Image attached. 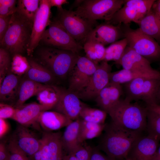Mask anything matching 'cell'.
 <instances>
[{"instance_id": "31", "label": "cell", "mask_w": 160, "mask_h": 160, "mask_svg": "<svg viewBox=\"0 0 160 160\" xmlns=\"http://www.w3.org/2000/svg\"><path fill=\"white\" fill-rule=\"evenodd\" d=\"M40 0H19L17 1V12L27 21L33 23L39 9Z\"/></svg>"}, {"instance_id": "42", "label": "cell", "mask_w": 160, "mask_h": 160, "mask_svg": "<svg viewBox=\"0 0 160 160\" xmlns=\"http://www.w3.org/2000/svg\"><path fill=\"white\" fill-rule=\"evenodd\" d=\"M41 139V160H48L49 151L47 132L44 133Z\"/></svg>"}, {"instance_id": "16", "label": "cell", "mask_w": 160, "mask_h": 160, "mask_svg": "<svg viewBox=\"0 0 160 160\" xmlns=\"http://www.w3.org/2000/svg\"><path fill=\"white\" fill-rule=\"evenodd\" d=\"M159 141L149 135H142L133 144L127 158L131 160H153Z\"/></svg>"}, {"instance_id": "7", "label": "cell", "mask_w": 160, "mask_h": 160, "mask_svg": "<svg viewBox=\"0 0 160 160\" xmlns=\"http://www.w3.org/2000/svg\"><path fill=\"white\" fill-rule=\"evenodd\" d=\"M160 87V79L141 77L125 84L126 99L142 100L146 106L157 104V97Z\"/></svg>"}, {"instance_id": "29", "label": "cell", "mask_w": 160, "mask_h": 160, "mask_svg": "<svg viewBox=\"0 0 160 160\" xmlns=\"http://www.w3.org/2000/svg\"><path fill=\"white\" fill-rule=\"evenodd\" d=\"M105 124H99L87 121L81 119L79 140L81 143L85 140L98 137L104 130Z\"/></svg>"}, {"instance_id": "24", "label": "cell", "mask_w": 160, "mask_h": 160, "mask_svg": "<svg viewBox=\"0 0 160 160\" xmlns=\"http://www.w3.org/2000/svg\"><path fill=\"white\" fill-rule=\"evenodd\" d=\"M81 121L79 118L72 121L66 127L61 135L63 149L68 154L73 153L82 144L79 140Z\"/></svg>"}, {"instance_id": "47", "label": "cell", "mask_w": 160, "mask_h": 160, "mask_svg": "<svg viewBox=\"0 0 160 160\" xmlns=\"http://www.w3.org/2000/svg\"><path fill=\"white\" fill-rule=\"evenodd\" d=\"M49 1L51 7H56L57 9L62 8L63 5L68 3L66 0H49Z\"/></svg>"}, {"instance_id": "10", "label": "cell", "mask_w": 160, "mask_h": 160, "mask_svg": "<svg viewBox=\"0 0 160 160\" xmlns=\"http://www.w3.org/2000/svg\"><path fill=\"white\" fill-rule=\"evenodd\" d=\"M156 0H126L122 7L107 23L112 24H138L151 9Z\"/></svg>"}, {"instance_id": "18", "label": "cell", "mask_w": 160, "mask_h": 160, "mask_svg": "<svg viewBox=\"0 0 160 160\" xmlns=\"http://www.w3.org/2000/svg\"><path fill=\"white\" fill-rule=\"evenodd\" d=\"M15 108V113L12 119L23 126L27 127L33 126L36 128H38V119L41 113L49 110L47 107L35 102Z\"/></svg>"}, {"instance_id": "38", "label": "cell", "mask_w": 160, "mask_h": 160, "mask_svg": "<svg viewBox=\"0 0 160 160\" xmlns=\"http://www.w3.org/2000/svg\"><path fill=\"white\" fill-rule=\"evenodd\" d=\"M17 1L15 0H0V16L11 15L16 12Z\"/></svg>"}, {"instance_id": "13", "label": "cell", "mask_w": 160, "mask_h": 160, "mask_svg": "<svg viewBox=\"0 0 160 160\" xmlns=\"http://www.w3.org/2000/svg\"><path fill=\"white\" fill-rule=\"evenodd\" d=\"M111 67L105 60L99 64L86 87L78 95L80 99H95L100 92L110 82Z\"/></svg>"}, {"instance_id": "52", "label": "cell", "mask_w": 160, "mask_h": 160, "mask_svg": "<svg viewBox=\"0 0 160 160\" xmlns=\"http://www.w3.org/2000/svg\"><path fill=\"white\" fill-rule=\"evenodd\" d=\"M157 104H158L159 103H160V87L159 89L157 95ZM159 105H160V103Z\"/></svg>"}, {"instance_id": "21", "label": "cell", "mask_w": 160, "mask_h": 160, "mask_svg": "<svg viewBox=\"0 0 160 160\" xmlns=\"http://www.w3.org/2000/svg\"><path fill=\"white\" fill-rule=\"evenodd\" d=\"M22 77L10 72L6 76L0 84L1 103L14 106Z\"/></svg>"}, {"instance_id": "11", "label": "cell", "mask_w": 160, "mask_h": 160, "mask_svg": "<svg viewBox=\"0 0 160 160\" xmlns=\"http://www.w3.org/2000/svg\"><path fill=\"white\" fill-rule=\"evenodd\" d=\"M98 64L85 56L79 55L69 75L67 89L78 95L87 86Z\"/></svg>"}, {"instance_id": "39", "label": "cell", "mask_w": 160, "mask_h": 160, "mask_svg": "<svg viewBox=\"0 0 160 160\" xmlns=\"http://www.w3.org/2000/svg\"><path fill=\"white\" fill-rule=\"evenodd\" d=\"M10 153L9 160H30L25 153L10 140L7 145Z\"/></svg>"}, {"instance_id": "49", "label": "cell", "mask_w": 160, "mask_h": 160, "mask_svg": "<svg viewBox=\"0 0 160 160\" xmlns=\"http://www.w3.org/2000/svg\"><path fill=\"white\" fill-rule=\"evenodd\" d=\"M63 160H78L73 153H70L65 155H63Z\"/></svg>"}, {"instance_id": "54", "label": "cell", "mask_w": 160, "mask_h": 160, "mask_svg": "<svg viewBox=\"0 0 160 160\" xmlns=\"http://www.w3.org/2000/svg\"><path fill=\"white\" fill-rule=\"evenodd\" d=\"M131 160L129 159H128V158H127L125 160Z\"/></svg>"}, {"instance_id": "14", "label": "cell", "mask_w": 160, "mask_h": 160, "mask_svg": "<svg viewBox=\"0 0 160 160\" xmlns=\"http://www.w3.org/2000/svg\"><path fill=\"white\" fill-rule=\"evenodd\" d=\"M80 99L76 94L63 89L58 101L52 109L72 121L75 120L80 118L81 111L87 106Z\"/></svg>"}, {"instance_id": "27", "label": "cell", "mask_w": 160, "mask_h": 160, "mask_svg": "<svg viewBox=\"0 0 160 160\" xmlns=\"http://www.w3.org/2000/svg\"><path fill=\"white\" fill-rule=\"evenodd\" d=\"M143 33L160 41V17L151 8L138 24Z\"/></svg>"}, {"instance_id": "26", "label": "cell", "mask_w": 160, "mask_h": 160, "mask_svg": "<svg viewBox=\"0 0 160 160\" xmlns=\"http://www.w3.org/2000/svg\"><path fill=\"white\" fill-rule=\"evenodd\" d=\"M46 85L35 82L23 76L20 81L17 100L14 107L17 108L24 104L29 98L36 96Z\"/></svg>"}, {"instance_id": "43", "label": "cell", "mask_w": 160, "mask_h": 160, "mask_svg": "<svg viewBox=\"0 0 160 160\" xmlns=\"http://www.w3.org/2000/svg\"><path fill=\"white\" fill-rule=\"evenodd\" d=\"M11 16L12 15L0 16V41L2 40L8 28Z\"/></svg>"}, {"instance_id": "20", "label": "cell", "mask_w": 160, "mask_h": 160, "mask_svg": "<svg viewBox=\"0 0 160 160\" xmlns=\"http://www.w3.org/2000/svg\"><path fill=\"white\" fill-rule=\"evenodd\" d=\"M122 94L121 84L109 82L100 92L95 99L97 105L108 114L120 100Z\"/></svg>"}, {"instance_id": "48", "label": "cell", "mask_w": 160, "mask_h": 160, "mask_svg": "<svg viewBox=\"0 0 160 160\" xmlns=\"http://www.w3.org/2000/svg\"><path fill=\"white\" fill-rule=\"evenodd\" d=\"M152 8L160 17V0L156 1Z\"/></svg>"}, {"instance_id": "19", "label": "cell", "mask_w": 160, "mask_h": 160, "mask_svg": "<svg viewBox=\"0 0 160 160\" xmlns=\"http://www.w3.org/2000/svg\"><path fill=\"white\" fill-rule=\"evenodd\" d=\"M116 63L121 65L123 69H126L148 72L157 71L152 67L149 60L128 46L121 59Z\"/></svg>"}, {"instance_id": "17", "label": "cell", "mask_w": 160, "mask_h": 160, "mask_svg": "<svg viewBox=\"0 0 160 160\" xmlns=\"http://www.w3.org/2000/svg\"><path fill=\"white\" fill-rule=\"evenodd\" d=\"M121 25H115L107 23L97 25L89 33L85 41H92L104 46L111 44L124 37Z\"/></svg>"}, {"instance_id": "5", "label": "cell", "mask_w": 160, "mask_h": 160, "mask_svg": "<svg viewBox=\"0 0 160 160\" xmlns=\"http://www.w3.org/2000/svg\"><path fill=\"white\" fill-rule=\"evenodd\" d=\"M123 0H85L74 11L81 17L92 22L97 20H110L115 14L123 6Z\"/></svg>"}, {"instance_id": "1", "label": "cell", "mask_w": 160, "mask_h": 160, "mask_svg": "<svg viewBox=\"0 0 160 160\" xmlns=\"http://www.w3.org/2000/svg\"><path fill=\"white\" fill-rule=\"evenodd\" d=\"M104 131L97 147L114 160L126 159L133 144L142 135L123 129L112 121L105 124Z\"/></svg>"}, {"instance_id": "9", "label": "cell", "mask_w": 160, "mask_h": 160, "mask_svg": "<svg viewBox=\"0 0 160 160\" xmlns=\"http://www.w3.org/2000/svg\"><path fill=\"white\" fill-rule=\"evenodd\" d=\"M48 26L39 43L46 47L69 51L79 55L83 49L81 43L74 39L57 22L51 21Z\"/></svg>"}, {"instance_id": "8", "label": "cell", "mask_w": 160, "mask_h": 160, "mask_svg": "<svg viewBox=\"0 0 160 160\" xmlns=\"http://www.w3.org/2000/svg\"><path fill=\"white\" fill-rule=\"evenodd\" d=\"M54 21L58 23L76 41L84 43L96 22H92L76 15L74 11L62 8L57 9Z\"/></svg>"}, {"instance_id": "34", "label": "cell", "mask_w": 160, "mask_h": 160, "mask_svg": "<svg viewBox=\"0 0 160 160\" xmlns=\"http://www.w3.org/2000/svg\"><path fill=\"white\" fill-rule=\"evenodd\" d=\"M107 113L101 109L92 108L87 106L81 111L80 118L88 122L104 124Z\"/></svg>"}, {"instance_id": "4", "label": "cell", "mask_w": 160, "mask_h": 160, "mask_svg": "<svg viewBox=\"0 0 160 160\" xmlns=\"http://www.w3.org/2000/svg\"><path fill=\"white\" fill-rule=\"evenodd\" d=\"M33 23L16 12L12 15L8 28L0 41L1 47L12 55H22L29 43Z\"/></svg>"}, {"instance_id": "30", "label": "cell", "mask_w": 160, "mask_h": 160, "mask_svg": "<svg viewBox=\"0 0 160 160\" xmlns=\"http://www.w3.org/2000/svg\"><path fill=\"white\" fill-rule=\"evenodd\" d=\"M47 132L49 151L48 160H63V148L60 132Z\"/></svg>"}, {"instance_id": "32", "label": "cell", "mask_w": 160, "mask_h": 160, "mask_svg": "<svg viewBox=\"0 0 160 160\" xmlns=\"http://www.w3.org/2000/svg\"><path fill=\"white\" fill-rule=\"evenodd\" d=\"M83 49L88 58L95 63H98L104 60L105 52L104 46L100 43L92 41H86L84 43Z\"/></svg>"}, {"instance_id": "40", "label": "cell", "mask_w": 160, "mask_h": 160, "mask_svg": "<svg viewBox=\"0 0 160 160\" xmlns=\"http://www.w3.org/2000/svg\"><path fill=\"white\" fill-rule=\"evenodd\" d=\"M92 148L82 144L73 152L78 160H90Z\"/></svg>"}, {"instance_id": "50", "label": "cell", "mask_w": 160, "mask_h": 160, "mask_svg": "<svg viewBox=\"0 0 160 160\" xmlns=\"http://www.w3.org/2000/svg\"><path fill=\"white\" fill-rule=\"evenodd\" d=\"M146 108L148 109L160 113V105L155 104L149 106H146Z\"/></svg>"}, {"instance_id": "41", "label": "cell", "mask_w": 160, "mask_h": 160, "mask_svg": "<svg viewBox=\"0 0 160 160\" xmlns=\"http://www.w3.org/2000/svg\"><path fill=\"white\" fill-rule=\"evenodd\" d=\"M15 112V108L8 104L0 103V119H12Z\"/></svg>"}, {"instance_id": "45", "label": "cell", "mask_w": 160, "mask_h": 160, "mask_svg": "<svg viewBox=\"0 0 160 160\" xmlns=\"http://www.w3.org/2000/svg\"><path fill=\"white\" fill-rule=\"evenodd\" d=\"M10 153L7 145L3 142L0 143V160H9Z\"/></svg>"}, {"instance_id": "22", "label": "cell", "mask_w": 160, "mask_h": 160, "mask_svg": "<svg viewBox=\"0 0 160 160\" xmlns=\"http://www.w3.org/2000/svg\"><path fill=\"white\" fill-rule=\"evenodd\" d=\"M29 67L24 75L36 82L46 85H56L58 79L50 71L34 59H28Z\"/></svg>"}, {"instance_id": "35", "label": "cell", "mask_w": 160, "mask_h": 160, "mask_svg": "<svg viewBox=\"0 0 160 160\" xmlns=\"http://www.w3.org/2000/svg\"><path fill=\"white\" fill-rule=\"evenodd\" d=\"M147 109L146 130L148 135L160 140V113Z\"/></svg>"}, {"instance_id": "33", "label": "cell", "mask_w": 160, "mask_h": 160, "mask_svg": "<svg viewBox=\"0 0 160 160\" xmlns=\"http://www.w3.org/2000/svg\"><path fill=\"white\" fill-rule=\"evenodd\" d=\"M127 46V41L125 38L110 44L105 48L104 60L108 62L113 61L116 63L121 58Z\"/></svg>"}, {"instance_id": "37", "label": "cell", "mask_w": 160, "mask_h": 160, "mask_svg": "<svg viewBox=\"0 0 160 160\" xmlns=\"http://www.w3.org/2000/svg\"><path fill=\"white\" fill-rule=\"evenodd\" d=\"M11 54L7 50L0 48V84L6 76L10 73L12 59Z\"/></svg>"}, {"instance_id": "46", "label": "cell", "mask_w": 160, "mask_h": 160, "mask_svg": "<svg viewBox=\"0 0 160 160\" xmlns=\"http://www.w3.org/2000/svg\"><path fill=\"white\" fill-rule=\"evenodd\" d=\"M10 126L6 119H0V138L3 137L8 132Z\"/></svg>"}, {"instance_id": "3", "label": "cell", "mask_w": 160, "mask_h": 160, "mask_svg": "<svg viewBox=\"0 0 160 160\" xmlns=\"http://www.w3.org/2000/svg\"><path fill=\"white\" fill-rule=\"evenodd\" d=\"M79 56L70 51L45 47L38 50L34 59L58 79H63L69 76Z\"/></svg>"}, {"instance_id": "12", "label": "cell", "mask_w": 160, "mask_h": 160, "mask_svg": "<svg viewBox=\"0 0 160 160\" xmlns=\"http://www.w3.org/2000/svg\"><path fill=\"white\" fill-rule=\"evenodd\" d=\"M51 7L49 0H40L39 9L33 23L32 31L26 52L32 56L39 44L41 38L51 21L50 20Z\"/></svg>"}, {"instance_id": "2", "label": "cell", "mask_w": 160, "mask_h": 160, "mask_svg": "<svg viewBox=\"0 0 160 160\" xmlns=\"http://www.w3.org/2000/svg\"><path fill=\"white\" fill-rule=\"evenodd\" d=\"M148 109L126 99L120 100L108 114L112 121L121 128L141 133L146 130Z\"/></svg>"}, {"instance_id": "6", "label": "cell", "mask_w": 160, "mask_h": 160, "mask_svg": "<svg viewBox=\"0 0 160 160\" xmlns=\"http://www.w3.org/2000/svg\"><path fill=\"white\" fill-rule=\"evenodd\" d=\"M124 25L122 27L124 38L126 39L128 47L150 62L160 58V46L154 39L139 28L133 29L128 24Z\"/></svg>"}, {"instance_id": "25", "label": "cell", "mask_w": 160, "mask_h": 160, "mask_svg": "<svg viewBox=\"0 0 160 160\" xmlns=\"http://www.w3.org/2000/svg\"><path fill=\"white\" fill-rule=\"evenodd\" d=\"M141 77L160 79V72L157 70L154 72H148L123 68L111 73L110 82L121 85Z\"/></svg>"}, {"instance_id": "53", "label": "cell", "mask_w": 160, "mask_h": 160, "mask_svg": "<svg viewBox=\"0 0 160 160\" xmlns=\"http://www.w3.org/2000/svg\"><path fill=\"white\" fill-rule=\"evenodd\" d=\"M153 160H160V157L154 156Z\"/></svg>"}, {"instance_id": "36", "label": "cell", "mask_w": 160, "mask_h": 160, "mask_svg": "<svg viewBox=\"0 0 160 160\" xmlns=\"http://www.w3.org/2000/svg\"><path fill=\"white\" fill-rule=\"evenodd\" d=\"M10 72L18 76L24 75L29 69L28 59L20 54L12 55Z\"/></svg>"}, {"instance_id": "15", "label": "cell", "mask_w": 160, "mask_h": 160, "mask_svg": "<svg viewBox=\"0 0 160 160\" xmlns=\"http://www.w3.org/2000/svg\"><path fill=\"white\" fill-rule=\"evenodd\" d=\"M10 140L20 149L31 157L39 150L41 145V139H39L28 127L19 124Z\"/></svg>"}, {"instance_id": "23", "label": "cell", "mask_w": 160, "mask_h": 160, "mask_svg": "<svg viewBox=\"0 0 160 160\" xmlns=\"http://www.w3.org/2000/svg\"><path fill=\"white\" fill-rule=\"evenodd\" d=\"M72 121L58 112L46 111L41 113L38 122L39 125L47 132H50L66 127Z\"/></svg>"}, {"instance_id": "44", "label": "cell", "mask_w": 160, "mask_h": 160, "mask_svg": "<svg viewBox=\"0 0 160 160\" xmlns=\"http://www.w3.org/2000/svg\"><path fill=\"white\" fill-rule=\"evenodd\" d=\"M90 160H114L104 154L97 147L92 148Z\"/></svg>"}, {"instance_id": "51", "label": "cell", "mask_w": 160, "mask_h": 160, "mask_svg": "<svg viewBox=\"0 0 160 160\" xmlns=\"http://www.w3.org/2000/svg\"><path fill=\"white\" fill-rule=\"evenodd\" d=\"M155 157H160V145L157 149L156 154L155 156Z\"/></svg>"}, {"instance_id": "28", "label": "cell", "mask_w": 160, "mask_h": 160, "mask_svg": "<svg viewBox=\"0 0 160 160\" xmlns=\"http://www.w3.org/2000/svg\"><path fill=\"white\" fill-rule=\"evenodd\" d=\"M63 89L56 85H46L37 95L40 104L52 109L58 101Z\"/></svg>"}]
</instances>
